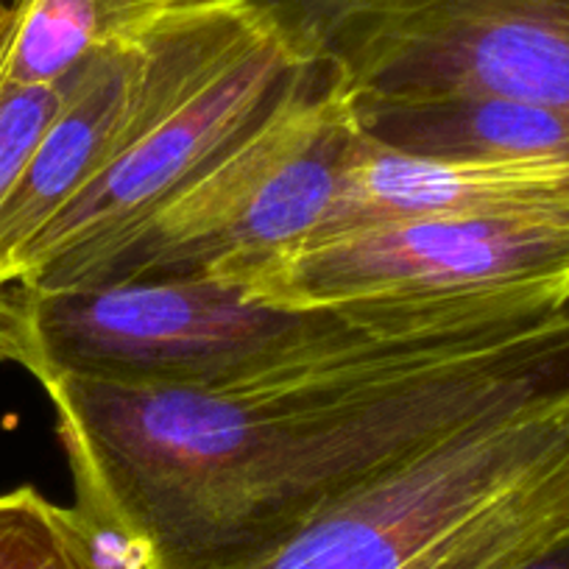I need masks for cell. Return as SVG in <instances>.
Masks as SVG:
<instances>
[{"label": "cell", "instance_id": "cell-3", "mask_svg": "<svg viewBox=\"0 0 569 569\" xmlns=\"http://www.w3.org/2000/svg\"><path fill=\"white\" fill-rule=\"evenodd\" d=\"M313 62L257 0H173L149 109L29 246L12 282L59 288L84 271L268 118Z\"/></svg>", "mask_w": 569, "mask_h": 569}, {"label": "cell", "instance_id": "cell-13", "mask_svg": "<svg viewBox=\"0 0 569 569\" xmlns=\"http://www.w3.org/2000/svg\"><path fill=\"white\" fill-rule=\"evenodd\" d=\"M68 79L48 87L20 84L7 73L0 51V204L57 118L68 92Z\"/></svg>", "mask_w": 569, "mask_h": 569}, {"label": "cell", "instance_id": "cell-1", "mask_svg": "<svg viewBox=\"0 0 569 569\" xmlns=\"http://www.w3.org/2000/svg\"><path fill=\"white\" fill-rule=\"evenodd\" d=\"M40 386L73 508L123 569H254L405 458L569 393V302L502 291L391 305L221 382Z\"/></svg>", "mask_w": 569, "mask_h": 569}, {"label": "cell", "instance_id": "cell-6", "mask_svg": "<svg viewBox=\"0 0 569 569\" xmlns=\"http://www.w3.org/2000/svg\"><path fill=\"white\" fill-rule=\"evenodd\" d=\"M360 107L508 98L569 109V0H257Z\"/></svg>", "mask_w": 569, "mask_h": 569}, {"label": "cell", "instance_id": "cell-7", "mask_svg": "<svg viewBox=\"0 0 569 569\" xmlns=\"http://www.w3.org/2000/svg\"><path fill=\"white\" fill-rule=\"evenodd\" d=\"M284 310L413 305L533 291L569 302V221L399 216L325 227L229 279Z\"/></svg>", "mask_w": 569, "mask_h": 569}, {"label": "cell", "instance_id": "cell-14", "mask_svg": "<svg viewBox=\"0 0 569 569\" xmlns=\"http://www.w3.org/2000/svg\"><path fill=\"white\" fill-rule=\"evenodd\" d=\"M511 569H569V536L552 541L550 547L539 550L536 556L525 558L522 563Z\"/></svg>", "mask_w": 569, "mask_h": 569}, {"label": "cell", "instance_id": "cell-10", "mask_svg": "<svg viewBox=\"0 0 569 569\" xmlns=\"http://www.w3.org/2000/svg\"><path fill=\"white\" fill-rule=\"evenodd\" d=\"M360 129L416 157H530L569 166V109L508 98L360 107Z\"/></svg>", "mask_w": 569, "mask_h": 569}, {"label": "cell", "instance_id": "cell-5", "mask_svg": "<svg viewBox=\"0 0 569 569\" xmlns=\"http://www.w3.org/2000/svg\"><path fill=\"white\" fill-rule=\"evenodd\" d=\"M360 134L355 92L316 57L268 118L59 288L196 277L223 282L330 221Z\"/></svg>", "mask_w": 569, "mask_h": 569}, {"label": "cell", "instance_id": "cell-2", "mask_svg": "<svg viewBox=\"0 0 569 569\" xmlns=\"http://www.w3.org/2000/svg\"><path fill=\"white\" fill-rule=\"evenodd\" d=\"M569 536V393L489 416L330 502L254 569H511Z\"/></svg>", "mask_w": 569, "mask_h": 569}, {"label": "cell", "instance_id": "cell-8", "mask_svg": "<svg viewBox=\"0 0 569 569\" xmlns=\"http://www.w3.org/2000/svg\"><path fill=\"white\" fill-rule=\"evenodd\" d=\"M173 0L92 53L68 79L57 118L0 204V284L12 282L42 229L112 162L162 79Z\"/></svg>", "mask_w": 569, "mask_h": 569}, {"label": "cell", "instance_id": "cell-11", "mask_svg": "<svg viewBox=\"0 0 569 569\" xmlns=\"http://www.w3.org/2000/svg\"><path fill=\"white\" fill-rule=\"evenodd\" d=\"M162 0H0V51L20 84L68 79L96 51L123 40Z\"/></svg>", "mask_w": 569, "mask_h": 569}, {"label": "cell", "instance_id": "cell-9", "mask_svg": "<svg viewBox=\"0 0 569 569\" xmlns=\"http://www.w3.org/2000/svg\"><path fill=\"white\" fill-rule=\"evenodd\" d=\"M399 216L569 221V166L530 157H416L360 134L325 227Z\"/></svg>", "mask_w": 569, "mask_h": 569}, {"label": "cell", "instance_id": "cell-4", "mask_svg": "<svg viewBox=\"0 0 569 569\" xmlns=\"http://www.w3.org/2000/svg\"><path fill=\"white\" fill-rule=\"evenodd\" d=\"M388 305L284 310L218 279L31 288L0 284V360L37 382L201 386L352 332Z\"/></svg>", "mask_w": 569, "mask_h": 569}, {"label": "cell", "instance_id": "cell-12", "mask_svg": "<svg viewBox=\"0 0 569 569\" xmlns=\"http://www.w3.org/2000/svg\"><path fill=\"white\" fill-rule=\"evenodd\" d=\"M0 569H120L76 508L31 486L0 495Z\"/></svg>", "mask_w": 569, "mask_h": 569}]
</instances>
